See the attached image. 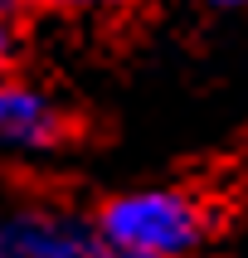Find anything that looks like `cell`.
I'll return each instance as SVG.
<instances>
[{
    "instance_id": "obj_6",
    "label": "cell",
    "mask_w": 248,
    "mask_h": 258,
    "mask_svg": "<svg viewBox=\"0 0 248 258\" xmlns=\"http://www.w3.org/2000/svg\"><path fill=\"white\" fill-rule=\"evenodd\" d=\"M204 5H219V10H233V5H248V0H204Z\"/></svg>"
},
{
    "instance_id": "obj_1",
    "label": "cell",
    "mask_w": 248,
    "mask_h": 258,
    "mask_svg": "<svg viewBox=\"0 0 248 258\" xmlns=\"http://www.w3.org/2000/svg\"><path fill=\"white\" fill-rule=\"evenodd\" d=\"M112 258H190L214 229V210L185 185L122 190L93 219Z\"/></svg>"
},
{
    "instance_id": "obj_5",
    "label": "cell",
    "mask_w": 248,
    "mask_h": 258,
    "mask_svg": "<svg viewBox=\"0 0 248 258\" xmlns=\"http://www.w3.org/2000/svg\"><path fill=\"white\" fill-rule=\"evenodd\" d=\"M49 10H122V5H136V0H39Z\"/></svg>"
},
{
    "instance_id": "obj_3",
    "label": "cell",
    "mask_w": 248,
    "mask_h": 258,
    "mask_svg": "<svg viewBox=\"0 0 248 258\" xmlns=\"http://www.w3.org/2000/svg\"><path fill=\"white\" fill-rule=\"evenodd\" d=\"M63 142H68V112L54 102V93L25 78H5L0 83V146L44 156V151H58Z\"/></svg>"
},
{
    "instance_id": "obj_2",
    "label": "cell",
    "mask_w": 248,
    "mask_h": 258,
    "mask_svg": "<svg viewBox=\"0 0 248 258\" xmlns=\"http://www.w3.org/2000/svg\"><path fill=\"white\" fill-rule=\"evenodd\" d=\"M0 258H112V253L88 219L25 205V210L0 215Z\"/></svg>"
},
{
    "instance_id": "obj_4",
    "label": "cell",
    "mask_w": 248,
    "mask_h": 258,
    "mask_svg": "<svg viewBox=\"0 0 248 258\" xmlns=\"http://www.w3.org/2000/svg\"><path fill=\"white\" fill-rule=\"evenodd\" d=\"M10 58H15V20H10V10L0 5V83L10 78Z\"/></svg>"
}]
</instances>
